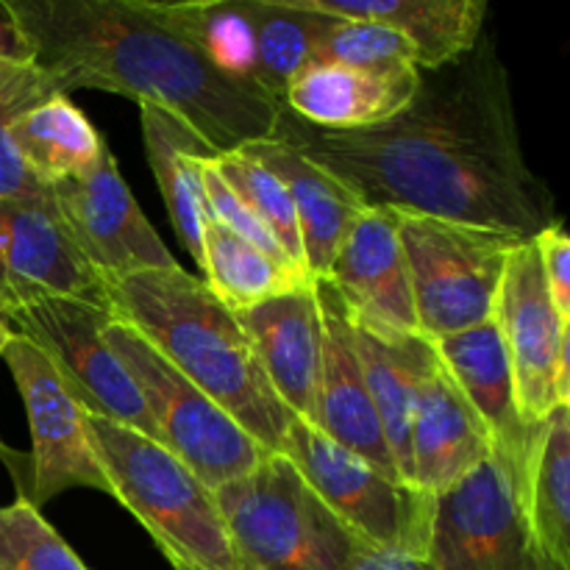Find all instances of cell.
I'll list each match as a JSON object with an SVG mask.
<instances>
[{
	"instance_id": "7c38bea8",
	"label": "cell",
	"mask_w": 570,
	"mask_h": 570,
	"mask_svg": "<svg viewBox=\"0 0 570 570\" xmlns=\"http://www.w3.org/2000/svg\"><path fill=\"white\" fill-rule=\"evenodd\" d=\"M48 198L70 243L100 282L178 265L134 200L109 145L89 170L48 184Z\"/></svg>"
},
{
	"instance_id": "3957f363",
	"label": "cell",
	"mask_w": 570,
	"mask_h": 570,
	"mask_svg": "<svg viewBox=\"0 0 570 570\" xmlns=\"http://www.w3.org/2000/svg\"><path fill=\"white\" fill-rule=\"evenodd\" d=\"M111 321L131 326L262 449H282L295 415L273 393L234 312L181 265L106 278Z\"/></svg>"
},
{
	"instance_id": "cb8c5ba5",
	"label": "cell",
	"mask_w": 570,
	"mask_h": 570,
	"mask_svg": "<svg viewBox=\"0 0 570 570\" xmlns=\"http://www.w3.org/2000/svg\"><path fill=\"white\" fill-rule=\"evenodd\" d=\"M142 139L148 150L150 170H154L165 209L184 248L193 254L200 267V232H204L206 198L200 181V165L215 159V148L189 128L181 117L159 106H139Z\"/></svg>"
},
{
	"instance_id": "4316f807",
	"label": "cell",
	"mask_w": 570,
	"mask_h": 570,
	"mask_svg": "<svg viewBox=\"0 0 570 570\" xmlns=\"http://www.w3.org/2000/svg\"><path fill=\"white\" fill-rule=\"evenodd\" d=\"M9 137L22 165L45 187L89 170L106 148L98 128L65 92L22 109L11 120Z\"/></svg>"
},
{
	"instance_id": "5bb4252c",
	"label": "cell",
	"mask_w": 570,
	"mask_h": 570,
	"mask_svg": "<svg viewBox=\"0 0 570 570\" xmlns=\"http://www.w3.org/2000/svg\"><path fill=\"white\" fill-rule=\"evenodd\" d=\"M39 298H81L109 309L104 282L61 228L48 189L0 200V315Z\"/></svg>"
},
{
	"instance_id": "8992f818",
	"label": "cell",
	"mask_w": 570,
	"mask_h": 570,
	"mask_svg": "<svg viewBox=\"0 0 570 570\" xmlns=\"http://www.w3.org/2000/svg\"><path fill=\"white\" fill-rule=\"evenodd\" d=\"M395 215L421 337L434 343L493 321L501 276L523 237L443 217Z\"/></svg>"
},
{
	"instance_id": "2e32d148",
	"label": "cell",
	"mask_w": 570,
	"mask_h": 570,
	"mask_svg": "<svg viewBox=\"0 0 570 570\" xmlns=\"http://www.w3.org/2000/svg\"><path fill=\"white\" fill-rule=\"evenodd\" d=\"M312 287H315L323 321L321 376H317L312 426H317L328 440L343 445L360 460L371 462L379 471L399 476L387 440L382 434V423L373 410L371 393H367L348 309L328 278H315Z\"/></svg>"
},
{
	"instance_id": "9c48e42d",
	"label": "cell",
	"mask_w": 570,
	"mask_h": 570,
	"mask_svg": "<svg viewBox=\"0 0 570 570\" xmlns=\"http://www.w3.org/2000/svg\"><path fill=\"white\" fill-rule=\"evenodd\" d=\"M11 337L45 354L87 415L109 417L159 443V432L122 362L104 340L111 312L81 298H39L0 315Z\"/></svg>"
},
{
	"instance_id": "d6986e66",
	"label": "cell",
	"mask_w": 570,
	"mask_h": 570,
	"mask_svg": "<svg viewBox=\"0 0 570 570\" xmlns=\"http://www.w3.org/2000/svg\"><path fill=\"white\" fill-rule=\"evenodd\" d=\"M432 345L440 365L454 379L460 393L488 426L495 454L515 471L521 482L523 460H527L534 429L523 426L518 415L512 365L495 321L434 340Z\"/></svg>"
},
{
	"instance_id": "30bf717a",
	"label": "cell",
	"mask_w": 570,
	"mask_h": 570,
	"mask_svg": "<svg viewBox=\"0 0 570 570\" xmlns=\"http://www.w3.org/2000/svg\"><path fill=\"white\" fill-rule=\"evenodd\" d=\"M429 570H560L532 538L518 476L499 454L432 504Z\"/></svg>"
},
{
	"instance_id": "8d00e7d4",
	"label": "cell",
	"mask_w": 570,
	"mask_h": 570,
	"mask_svg": "<svg viewBox=\"0 0 570 570\" xmlns=\"http://www.w3.org/2000/svg\"><path fill=\"white\" fill-rule=\"evenodd\" d=\"M348 570H429L426 560L395 554V551H367L362 560H356Z\"/></svg>"
},
{
	"instance_id": "836d02e7",
	"label": "cell",
	"mask_w": 570,
	"mask_h": 570,
	"mask_svg": "<svg viewBox=\"0 0 570 570\" xmlns=\"http://www.w3.org/2000/svg\"><path fill=\"white\" fill-rule=\"evenodd\" d=\"M200 181H204V198H206V217H212V220H217L220 226H226L228 232L239 234L243 239H248V243H254L256 248L267 250L271 256H276V259L287 262L284 259V254L278 250V245L273 243L271 234L265 232V226H262L259 220H256L254 215L248 212V206L243 204V200L234 195V189L228 187L226 181L220 178V173H217V167L212 165V159H206L204 165H200ZM289 265V262H287ZM293 267V265H289ZM295 271V267H293ZM298 273V271H295Z\"/></svg>"
},
{
	"instance_id": "8fae6325",
	"label": "cell",
	"mask_w": 570,
	"mask_h": 570,
	"mask_svg": "<svg viewBox=\"0 0 570 570\" xmlns=\"http://www.w3.org/2000/svg\"><path fill=\"white\" fill-rule=\"evenodd\" d=\"M0 360L14 376L31 429L28 482L20 484V499L39 510L72 488L111 495L89 440L87 412L72 401L42 351L9 334Z\"/></svg>"
},
{
	"instance_id": "83f0119b",
	"label": "cell",
	"mask_w": 570,
	"mask_h": 570,
	"mask_svg": "<svg viewBox=\"0 0 570 570\" xmlns=\"http://www.w3.org/2000/svg\"><path fill=\"white\" fill-rule=\"evenodd\" d=\"M200 250H204L200 271H204L206 287L232 312L248 309L262 301L278 298V295L312 284L309 278L295 273L287 262L256 248L254 243L228 232L226 226L206 215Z\"/></svg>"
},
{
	"instance_id": "9a60e30c",
	"label": "cell",
	"mask_w": 570,
	"mask_h": 570,
	"mask_svg": "<svg viewBox=\"0 0 570 570\" xmlns=\"http://www.w3.org/2000/svg\"><path fill=\"white\" fill-rule=\"evenodd\" d=\"M323 278L343 298L354 326L379 334H421L393 209H365Z\"/></svg>"
},
{
	"instance_id": "74e56055",
	"label": "cell",
	"mask_w": 570,
	"mask_h": 570,
	"mask_svg": "<svg viewBox=\"0 0 570 570\" xmlns=\"http://www.w3.org/2000/svg\"><path fill=\"white\" fill-rule=\"evenodd\" d=\"M6 343H9V332H6L3 321H0V356H3V348H6Z\"/></svg>"
},
{
	"instance_id": "1f68e13d",
	"label": "cell",
	"mask_w": 570,
	"mask_h": 570,
	"mask_svg": "<svg viewBox=\"0 0 570 570\" xmlns=\"http://www.w3.org/2000/svg\"><path fill=\"white\" fill-rule=\"evenodd\" d=\"M59 92L33 61H0V200L45 193L11 145L9 126L22 109Z\"/></svg>"
},
{
	"instance_id": "52a82bcc",
	"label": "cell",
	"mask_w": 570,
	"mask_h": 570,
	"mask_svg": "<svg viewBox=\"0 0 570 570\" xmlns=\"http://www.w3.org/2000/svg\"><path fill=\"white\" fill-rule=\"evenodd\" d=\"M104 340L137 384L159 443L209 490L234 482L273 451L262 449L223 406L181 376L131 326L109 321Z\"/></svg>"
},
{
	"instance_id": "f1b7e54d",
	"label": "cell",
	"mask_w": 570,
	"mask_h": 570,
	"mask_svg": "<svg viewBox=\"0 0 570 570\" xmlns=\"http://www.w3.org/2000/svg\"><path fill=\"white\" fill-rule=\"evenodd\" d=\"M328 26L332 17L306 9L301 0H254L259 92L282 104L289 81L309 65Z\"/></svg>"
},
{
	"instance_id": "277c9868",
	"label": "cell",
	"mask_w": 570,
	"mask_h": 570,
	"mask_svg": "<svg viewBox=\"0 0 570 570\" xmlns=\"http://www.w3.org/2000/svg\"><path fill=\"white\" fill-rule=\"evenodd\" d=\"M92 451L111 488L176 570H239L215 493L156 440L87 415Z\"/></svg>"
},
{
	"instance_id": "d4e9b609",
	"label": "cell",
	"mask_w": 570,
	"mask_h": 570,
	"mask_svg": "<svg viewBox=\"0 0 570 570\" xmlns=\"http://www.w3.org/2000/svg\"><path fill=\"white\" fill-rule=\"evenodd\" d=\"M518 493L540 551L570 570V404L554 406L534 426Z\"/></svg>"
},
{
	"instance_id": "4dcf8cb0",
	"label": "cell",
	"mask_w": 570,
	"mask_h": 570,
	"mask_svg": "<svg viewBox=\"0 0 570 570\" xmlns=\"http://www.w3.org/2000/svg\"><path fill=\"white\" fill-rule=\"evenodd\" d=\"M312 61L373 72L417 70L415 48L399 31L376 22L340 20V17H332V26L317 39Z\"/></svg>"
},
{
	"instance_id": "4fadbf2b",
	"label": "cell",
	"mask_w": 570,
	"mask_h": 570,
	"mask_svg": "<svg viewBox=\"0 0 570 570\" xmlns=\"http://www.w3.org/2000/svg\"><path fill=\"white\" fill-rule=\"evenodd\" d=\"M493 321L510 356L521 423L527 429L540 426L560 406L557 362L570 351V323L551 304L534 239H523L512 250L495 295Z\"/></svg>"
},
{
	"instance_id": "484cf974",
	"label": "cell",
	"mask_w": 570,
	"mask_h": 570,
	"mask_svg": "<svg viewBox=\"0 0 570 570\" xmlns=\"http://www.w3.org/2000/svg\"><path fill=\"white\" fill-rule=\"evenodd\" d=\"M137 3L150 20L189 45L217 76L259 92L254 0H189V3L137 0Z\"/></svg>"
},
{
	"instance_id": "5b68a950",
	"label": "cell",
	"mask_w": 570,
	"mask_h": 570,
	"mask_svg": "<svg viewBox=\"0 0 570 570\" xmlns=\"http://www.w3.org/2000/svg\"><path fill=\"white\" fill-rule=\"evenodd\" d=\"M212 493L239 570H348L373 551L278 451Z\"/></svg>"
},
{
	"instance_id": "e0dca14e",
	"label": "cell",
	"mask_w": 570,
	"mask_h": 570,
	"mask_svg": "<svg viewBox=\"0 0 570 570\" xmlns=\"http://www.w3.org/2000/svg\"><path fill=\"white\" fill-rule=\"evenodd\" d=\"M495 454L482 417L445 373L432 367L417 393L410 423V484L423 495L449 493Z\"/></svg>"
},
{
	"instance_id": "f546056e",
	"label": "cell",
	"mask_w": 570,
	"mask_h": 570,
	"mask_svg": "<svg viewBox=\"0 0 570 570\" xmlns=\"http://www.w3.org/2000/svg\"><path fill=\"white\" fill-rule=\"evenodd\" d=\"M212 165L217 167L223 181L234 189V195L248 206L250 215L265 226V232L271 234L273 243L278 245L284 259H287L301 276L309 278L306 276L304 239H301L298 217H295L293 200H289L284 184L278 181L265 165H259L245 148L215 156Z\"/></svg>"
},
{
	"instance_id": "ffe728a7",
	"label": "cell",
	"mask_w": 570,
	"mask_h": 570,
	"mask_svg": "<svg viewBox=\"0 0 570 570\" xmlns=\"http://www.w3.org/2000/svg\"><path fill=\"white\" fill-rule=\"evenodd\" d=\"M421 87V70L373 72L309 61L289 81L282 106L309 126L332 131L382 126L406 109Z\"/></svg>"
},
{
	"instance_id": "603a6c76",
	"label": "cell",
	"mask_w": 570,
	"mask_h": 570,
	"mask_svg": "<svg viewBox=\"0 0 570 570\" xmlns=\"http://www.w3.org/2000/svg\"><path fill=\"white\" fill-rule=\"evenodd\" d=\"M354 343L395 473L410 484V423L423 379L438 365L434 345L421 334H379L362 326H354Z\"/></svg>"
},
{
	"instance_id": "7a4b0ae2",
	"label": "cell",
	"mask_w": 570,
	"mask_h": 570,
	"mask_svg": "<svg viewBox=\"0 0 570 570\" xmlns=\"http://www.w3.org/2000/svg\"><path fill=\"white\" fill-rule=\"evenodd\" d=\"M31 61L59 92L98 89L181 117L232 154L273 137L282 104L217 76L137 0H6Z\"/></svg>"
},
{
	"instance_id": "6da1fadb",
	"label": "cell",
	"mask_w": 570,
	"mask_h": 570,
	"mask_svg": "<svg viewBox=\"0 0 570 570\" xmlns=\"http://www.w3.org/2000/svg\"><path fill=\"white\" fill-rule=\"evenodd\" d=\"M273 137L343 181L367 209L443 217L532 239L557 223L551 189L527 165L510 72L482 33L382 126L332 131L278 109Z\"/></svg>"
},
{
	"instance_id": "ba28073f",
	"label": "cell",
	"mask_w": 570,
	"mask_h": 570,
	"mask_svg": "<svg viewBox=\"0 0 570 570\" xmlns=\"http://www.w3.org/2000/svg\"><path fill=\"white\" fill-rule=\"evenodd\" d=\"M278 454L287 456L323 504L373 551L426 560L432 495L345 451L304 417L287 429Z\"/></svg>"
},
{
	"instance_id": "7402d4cb",
	"label": "cell",
	"mask_w": 570,
	"mask_h": 570,
	"mask_svg": "<svg viewBox=\"0 0 570 570\" xmlns=\"http://www.w3.org/2000/svg\"><path fill=\"white\" fill-rule=\"evenodd\" d=\"M306 9L340 20H362L387 26L410 39L417 70L434 72L460 56L471 53L484 33V0H301Z\"/></svg>"
},
{
	"instance_id": "d6a6232c",
	"label": "cell",
	"mask_w": 570,
	"mask_h": 570,
	"mask_svg": "<svg viewBox=\"0 0 570 570\" xmlns=\"http://www.w3.org/2000/svg\"><path fill=\"white\" fill-rule=\"evenodd\" d=\"M0 570H89L26 499L0 507Z\"/></svg>"
},
{
	"instance_id": "d590c367",
	"label": "cell",
	"mask_w": 570,
	"mask_h": 570,
	"mask_svg": "<svg viewBox=\"0 0 570 570\" xmlns=\"http://www.w3.org/2000/svg\"><path fill=\"white\" fill-rule=\"evenodd\" d=\"M9 59L31 61V53H28V45L17 28L14 17H11L9 6L0 3V61Z\"/></svg>"
},
{
	"instance_id": "ac0fdd59",
	"label": "cell",
	"mask_w": 570,
	"mask_h": 570,
	"mask_svg": "<svg viewBox=\"0 0 570 570\" xmlns=\"http://www.w3.org/2000/svg\"><path fill=\"white\" fill-rule=\"evenodd\" d=\"M254 345L273 393L295 417L315 423L317 376H321L323 321L312 284L234 312Z\"/></svg>"
},
{
	"instance_id": "44dd1931",
	"label": "cell",
	"mask_w": 570,
	"mask_h": 570,
	"mask_svg": "<svg viewBox=\"0 0 570 570\" xmlns=\"http://www.w3.org/2000/svg\"><path fill=\"white\" fill-rule=\"evenodd\" d=\"M243 148L284 184L289 200H293L295 217H298L301 239H304L306 276L309 282L323 278L343 239L348 237L367 206L332 173L323 170L321 165L306 159L282 139H256Z\"/></svg>"
},
{
	"instance_id": "e575fe53",
	"label": "cell",
	"mask_w": 570,
	"mask_h": 570,
	"mask_svg": "<svg viewBox=\"0 0 570 570\" xmlns=\"http://www.w3.org/2000/svg\"><path fill=\"white\" fill-rule=\"evenodd\" d=\"M532 239L538 245L540 271H543L551 304L557 315L570 323V239L566 226L557 220Z\"/></svg>"
}]
</instances>
